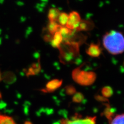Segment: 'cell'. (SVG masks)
<instances>
[{
	"label": "cell",
	"instance_id": "8fae6325",
	"mask_svg": "<svg viewBox=\"0 0 124 124\" xmlns=\"http://www.w3.org/2000/svg\"><path fill=\"white\" fill-rule=\"evenodd\" d=\"M104 105L106 106V108L103 112V114L110 122L115 115L116 108H112L108 103H104Z\"/></svg>",
	"mask_w": 124,
	"mask_h": 124
},
{
	"label": "cell",
	"instance_id": "9c48e42d",
	"mask_svg": "<svg viewBox=\"0 0 124 124\" xmlns=\"http://www.w3.org/2000/svg\"><path fill=\"white\" fill-rule=\"evenodd\" d=\"M41 70V65L39 61L38 63H33L28 68L27 70L25 71V74L28 77L31 76H34L38 74Z\"/></svg>",
	"mask_w": 124,
	"mask_h": 124
},
{
	"label": "cell",
	"instance_id": "ffe728a7",
	"mask_svg": "<svg viewBox=\"0 0 124 124\" xmlns=\"http://www.w3.org/2000/svg\"><path fill=\"white\" fill-rule=\"evenodd\" d=\"M94 98L97 101H99V102H109V101H108V98H104V97H103L102 96H101L100 95H96L94 96Z\"/></svg>",
	"mask_w": 124,
	"mask_h": 124
},
{
	"label": "cell",
	"instance_id": "7402d4cb",
	"mask_svg": "<svg viewBox=\"0 0 124 124\" xmlns=\"http://www.w3.org/2000/svg\"><path fill=\"white\" fill-rule=\"evenodd\" d=\"M3 80V77H2V75L1 73V71H0V81H1Z\"/></svg>",
	"mask_w": 124,
	"mask_h": 124
},
{
	"label": "cell",
	"instance_id": "ac0fdd59",
	"mask_svg": "<svg viewBox=\"0 0 124 124\" xmlns=\"http://www.w3.org/2000/svg\"><path fill=\"white\" fill-rule=\"evenodd\" d=\"M124 114L116 115L112 121L110 122V124H124Z\"/></svg>",
	"mask_w": 124,
	"mask_h": 124
},
{
	"label": "cell",
	"instance_id": "7c38bea8",
	"mask_svg": "<svg viewBox=\"0 0 124 124\" xmlns=\"http://www.w3.org/2000/svg\"><path fill=\"white\" fill-rule=\"evenodd\" d=\"M60 13L61 11L58 8H51L48 14V18L50 22H56Z\"/></svg>",
	"mask_w": 124,
	"mask_h": 124
},
{
	"label": "cell",
	"instance_id": "e0dca14e",
	"mask_svg": "<svg viewBox=\"0 0 124 124\" xmlns=\"http://www.w3.org/2000/svg\"><path fill=\"white\" fill-rule=\"evenodd\" d=\"M84 96L82 93L80 92H76V94L73 95L72 100L75 103H81L84 100Z\"/></svg>",
	"mask_w": 124,
	"mask_h": 124
},
{
	"label": "cell",
	"instance_id": "277c9868",
	"mask_svg": "<svg viewBox=\"0 0 124 124\" xmlns=\"http://www.w3.org/2000/svg\"><path fill=\"white\" fill-rule=\"evenodd\" d=\"M81 116L78 115L73 116L71 119H62L60 121L61 124H96V117H87L81 119Z\"/></svg>",
	"mask_w": 124,
	"mask_h": 124
},
{
	"label": "cell",
	"instance_id": "5b68a950",
	"mask_svg": "<svg viewBox=\"0 0 124 124\" xmlns=\"http://www.w3.org/2000/svg\"><path fill=\"white\" fill-rule=\"evenodd\" d=\"M81 20L80 14L76 11H72L68 15V20L66 27L71 31L76 30Z\"/></svg>",
	"mask_w": 124,
	"mask_h": 124
},
{
	"label": "cell",
	"instance_id": "8992f818",
	"mask_svg": "<svg viewBox=\"0 0 124 124\" xmlns=\"http://www.w3.org/2000/svg\"><path fill=\"white\" fill-rule=\"evenodd\" d=\"M62 83H63V80H62L58 79H53L49 81L46 84V87L41 89V91L46 93L54 92L62 86Z\"/></svg>",
	"mask_w": 124,
	"mask_h": 124
},
{
	"label": "cell",
	"instance_id": "30bf717a",
	"mask_svg": "<svg viewBox=\"0 0 124 124\" xmlns=\"http://www.w3.org/2000/svg\"><path fill=\"white\" fill-rule=\"evenodd\" d=\"M63 40V37L59 31L56 32L52 36V39L50 41L51 45L54 48H59Z\"/></svg>",
	"mask_w": 124,
	"mask_h": 124
},
{
	"label": "cell",
	"instance_id": "7a4b0ae2",
	"mask_svg": "<svg viewBox=\"0 0 124 124\" xmlns=\"http://www.w3.org/2000/svg\"><path fill=\"white\" fill-rule=\"evenodd\" d=\"M79 45L65 41L59 48L60 51V60L64 63H71L79 60Z\"/></svg>",
	"mask_w": 124,
	"mask_h": 124
},
{
	"label": "cell",
	"instance_id": "4fadbf2b",
	"mask_svg": "<svg viewBox=\"0 0 124 124\" xmlns=\"http://www.w3.org/2000/svg\"><path fill=\"white\" fill-rule=\"evenodd\" d=\"M61 26H60L56 22H50L47 26V30L49 33L51 35H53L56 32L59 31Z\"/></svg>",
	"mask_w": 124,
	"mask_h": 124
},
{
	"label": "cell",
	"instance_id": "52a82bcc",
	"mask_svg": "<svg viewBox=\"0 0 124 124\" xmlns=\"http://www.w3.org/2000/svg\"><path fill=\"white\" fill-rule=\"evenodd\" d=\"M102 49L99 44L92 43L88 46L86 50L87 55L92 57H98L101 54Z\"/></svg>",
	"mask_w": 124,
	"mask_h": 124
},
{
	"label": "cell",
	"instance_id": "3957f363",
	"mask_svg": "<svg viewBox=\"0 0 124 124\" xmlns=\"http://www.w3.org/2000/svg\"><path fill=\"white\" fill-rule=\"evenodd\" d=\"M81 67H77L72 72V78L75 82L82 86H90L95 82L96 79V73L91 71H85Z\"/></svg>",
	"mask_w": 124,
	"mask_h": 124
},
{
	"label": "cell",
	"instance_id": "d6986e66",
	"mask_svg": "<svg viewBox=\"0 0 124 124\" xmlns=\"http://www.w3.org/2000/svg\"><path fill=\"white\" fill-rule=\"evenodd\" d=\"M65 91L66 94L69 96L73 95L77 92L76 88L72 85H68L65 86Z\"/></svg>",
	"mask_w": 124,
	"mask_h": 124
},
{
	"label": "cell",
	"instance_id": "44dd1931",
	"mask_svg": "<svg viewBox=\"0 0 124 124\" xmlns=\"http://www.w3.org/2000/svg\"><path fill=\"white\" fill-rule=\"evenodd\" d=\"M24 124H33L32 123L30 122V121H26L24 122Z\"/></svg>",
	"mask_w": 124,
	"mask_h": 124
},
{
	"label": "cell",
	"instance_id": "9a60e30c",
	"mask_svg": "<svg viewBox=\"0 0 124 124\" xmlns=\"http://www.w3.org/2000/svg\"><path fill=\"white\" fill-rule=\"evenodd\" d=\"M101 94L104 98H109L113 95V90L112 88L109 86H104L101 89Z\"/></svg>",
	"mask_w": 124,
	"mask_h": 124
},
{
	"label": "cell",
	"instance_id": "2e32d148",
	"mask_svg": "<svg viewBox=\"0 0 124 124\" xmlns=\"http://www.w3.org/2000/svg\"><path fill=\"white\" fill-rule=\"evenodd\" d=\"M0 124H16L14 120L8 116L0 114Z\"/></svg>",
	"mask_w": 124,
	"mask_h": 124
},
{
	"label": "cell",
	"instance_id": "603a6c76",
	"mask_svg": "<svg viewBox=\"0 0 124 124\" xmlns=\"http://www.w3.org/2000/svg\"><path fill=\"white\" fill-rule=\"evenodd\" d=\"M53 124H61V123L60 122H54Z\"/></svg>",
	"mask_w": 124,
	"mask_h": 124
},
{
	"label": "cell",
	"instance_id": "ba28073f",
	"mask_svg": "<svg viewBox=\"0 0 124 124\" xmlns=\"http://www.w3.org/2000/svg\"><path fill=\"white\" fill-rule=\"evenodd\" d=\"M95 24L91 20H81L76 30L77 31H88L94 28Z\"/></svg>",
	"mask_w": 124,
	"mask_h": 124
},
{
	"label": "cell",
	"instance_id": "6da1fadb",
	"mask_svg": "<svg viewBox=\"0 0 124 124\" xmlns=\"http://www.w3.org/2000/svg\"><path fill=\"white\" fill-rule=\"evenodd\" d=\"M104 47L110 53L117 55L124 52V39L123 34L115 30L106 33L103 37Z\"/></svg>",
	"mask_w": 124,
	"mask_h": 124
},
{
	"label": "cell",
	"instance_id": "5bb4252c",
	"mask_svg": "<svg viewBox=\"0 0 124 124\" xmlns=\"http://www.w3.org/2000/svg\"><path fill=\"white\" fill-rule=\"evenodd\" d=\"M68 20V15L64 12L60 13L59 18L57 19V21L59 22V24L61 26H65L67 24Z\"/></svg>",
	"mask_w": 124,
	"mask_h": 124
},
{
	"label": "cell",
	"instance_id": "cb8c5ba5",
	"mask_svg": "<svg viewBox=\"0 0 124 124\" xmlns=\"http://www.w3.org/2000/svg\"><path fill=\"white\" fill-rule=\"evenodd\" d=\"M2 98V94H1V93L0 92V99Z\"/></svg>",
	"mask_w": 124,
	"mask_h": 124
}]
</instances>
